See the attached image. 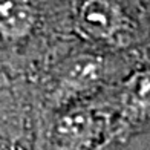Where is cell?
Masks as SVG:
<instances>
[{
  "label": "cell",
  "mask_w": 150,
  "mask_h": 150,
  "mask_svg": "<svg viewBox=\"0 0 150 150\" xmlns=\"http://www.w3.org/2000/svg\"><path fill=\"white\" fill-rule=\"evenodd\" d=\"M35 25L31 0H0V35L6 40L28 37Z\"/></svg>",
  "instance_id": "3957f363"
},
{
  "label": "cell",
  "mask_w": 150,
  "mask_h": 150,
  "mask_svg": "<svg viewBox=\"0 0 150 150\" xmlns=\"http://www.w3.org/2000/svg\"><path fill=\"white\" fill-rule=\"evenodd\" d=\"M78 28L92 38L107 40L120 28V12L109 0H84L78 11Z\"/></svg>",
  "instance_id": "7a4b0ae2"
},
{
  "label": "cell",
  "mask_w": 150,
  "mask_h": 150,
  "mask_svg": "<svg viewBox=\"0 0 150 150\" xmlns=\"http://www.w3.org/2000/svg\"><path fill=\"white\" fill-rule=\"evenodd\" d=\"M104 61L97 55L81 54L71 58L63 66L57 84L58 100H72L93 91L103 80Z\"/></svg>",
  "instance_id": "6da1fadb"
},
{
  "label": "cell",
  "mask_w": 150,
  "mask_h": 150,
  "mask_svg": "<svg viewBox=\"0 0 150 150\" xmlns=\"http://www.w3.org/2000/svg\"><path fill=\"white\" fill-rule=\"evenodd\" d=\"M100 150H101V149H100Z\"/></svg>",
  "instance_id": "277c9868"
}]
</instances>
